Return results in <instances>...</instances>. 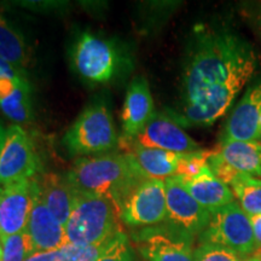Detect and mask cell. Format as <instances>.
<instances>
[{"instance_id":"obj_1","label":"cell","mask_w":261,"mask_h":261,"mask_svg":"<svg viewBox=\"0 0 261 261\" xmlns=\"http://www.w3.org/2000/svg\"><path fill=\"white\" fill-rule=\"evenodd\" d=\"M256 67L254 47L242 35L224 27L197 25L188 45L175 121L213 125L228 112Z\"/></svg>"},{"instance_id":"obj_2","label":"cell","mask_w":261,"mask_h":261,"mask_svg":"<svg viewBox=\"0 0 261 261\" xmlns=\"http://www.w3.org/2000/svg\"><path fill=\"white\" fill-rule=\"evenodd\" d=\"M67 179L75 190L110 200L121 215L122 205L128 196L148 178L132 156L114 152L80 159L68 173Z\"/></svg>"},{"instance_id":"obj_3","label":"cell","mask_w":261,"mask_h":261,"mask_svg":"<svg viewBox=\"0 0 261 261\" xmlns=\"http://www.w3.org/2000/svg\"><path fill=\"white\" fill-rule=\"evenodd\" d=\"M120 219V212L112 201L74 189L73 208L65 225L68 242L79 246L106 242L121 232Z\"/></svg>"},{"instance_id":"obj_4","label":"cell","mask_w":261,"mask_h":261,"mask_svg":"<svg viewBox=\"0 0 261 261\" xmlns=\"http://www.w3.org/2000/svg\"><path fill=\"white\" fill-rule=\"evenodd\" d=\"M71 155L102 154L114 149L117 135L109 108L104 102L91 103L63 137Z\"/></svg>"},{"instance_id":"obj_5","label":"cell","mask_w":261,"mask_h":261,"mask_svg":"<svg viewBox=\"0 0 261 261\" xmlns=\"http://www.w3.org/2000/svg\"><path fill=\"white\" fill-rule=\"evenodd\" d=\"M201 240L226 247L240 256L249 255L257 249L250 217L234 201L212 213Z\"/></svg>"},{"instance_id":"obj_6","label":"cell","mask_w":261,"mask_h":261,"mask_svg":"<svg viewBox=\"0 0 261 261\" xmlns=\"http://www.w3.org/2000/svg\"><path fill=\"white\" fill-rule=\"evenodd\" d=\"M40 168L28 133L18 125L9 126L0 154V188L37 177Z\"/></svg>"},{"instance_id":"obj_7","label":"cell","mask_w":261,"mask_h":261,"mask_svg":"<svg viewBox=\"0 0 261 261\" xmlns=\"http://www.w3.org/2000/svg\"><path fill=\"white\" fill-rule=\"evenodd\" d=\"M76 73L89 83L103 84L112 80L119 65V55L112 42L97 35L84 33L73 51Z\"/></svg>"},{"instance_id":"obj_8","label":"cell","mask_w":261,"mask_h":261,"mask_svg":"<svg viewBox=\"0 0 261 261\" xmlns=\"http://www.w3.org/2000/svg\"><path fill=\"white\" fill-rule=\"evenodd\" d=\"M167 217L166 185L163 180L145 179L128 196L121 210V219L128 226H149Z\"/></svg>"},{"instance_id":"obj_9","label":"cell","mask_w":261,"mask_h":261,"mask_svg":"<svg viewBox=\"0 0 261 261\" xmlns=\"http://www.w3.org/2000/svg\"><path fill=\"white\" fill-rule=\"evenodd\" d=\"M167 219L181 233L191 234L203 232L210 224L212 213L198 203L175 175L165 180Z\"/></svg>"},{"instance_id":"obj_10","label":"cell","mask_w":261,"mask_h":261,"mask_svg":"<svg viewBox=\"0 0 261 261\" xmlns=\"http://www.w3.org/2000/svg\"><path fill=\"white\" fill-rule=\"evenodd\" d=\"M35 194L34 178L0 188V240L25 231Z\"/></svg>"},{"instance_id":"obj_11","label":"cell","mask_w":261,"mask_h":261,"mask_svg":"<svg viewBox=\"0 0 261 261\" xmlns=\"http://www.w3.org/2000/svg\"><path fill=\"white\" fill-rule=\"evenodd\" d=\"M261 80L248 89L233 108L225 125L220 142L243 140L253 142L261 138Z\"/></svg>"},{"instance_id":"obj_12","label":"cell","mask_w":261,"mask_h":261,"mask_svg":"<svg viewBox=\"0 0 261 261\" xmlns=\"http://www.w3.org/2000/svg\"><path fill=\"white\" fill-rule=\"evenodd\" d=\"M135 142L144 148L160 149L175 154L202 150L173 117L163 114H156L144 129L136 137Z\"/></svg>"},{"instance_id":"obj_13","label":"cell","mask_w":261,"mask_h":261,"mask_svg":"<svg viewBox=\"0 0 261 261\" xmlns=\"http://www.w3.org/2000/svg\"><path fill=\"white\" fill-rule=\"evenodd\" d=\"M25 231L32 238L35 252H50V250L60 249L69 243L65 226L58 221L44 203L38 184L34 204Z\"/></svg>"},{"instance_id":"obj_14","label":"cell","mask_w":261,"mask_h":261,"mask_svg":"<svg viewBox=\"0 0 261 261\" xmlns=\"http://www.w3.org/2000/svg\"><path fill=\"white\" fill-rule=\"evenodd\" d=\"M156 115L154 100L145 77L137 76L127 89L122 109V126L127 138H136Z\"/></svg>"},{"instance_id":"obj_15","label":"cell","mask_w":261,"mask_h":261,"mask_svg":"<svg viewBox=\"0 0 261 261\" xmlns=\"http://www.w3.org/2000/svg\"><path fill=\"white\" fill-rule=\"evenodd\" d=\"M179 179L189 194L211 213L233 202L234 196L231 189L215 177L208 166H205L195 177Z\"/></svg>"},{"instance_id":"obj_16","label":"cell","mask_w":261,"mask_h":261,"mask_svg":"<svg viewBox=\"0 0 261 261\" xmlns=\"http://www.w3.org/2000/svg\"><path fill=\"white\" fill-rule=\"evenodd\" d=\"M41 198L51 213L65 226L69 220L74 201V189L68 179L55 173H44L34 177Z\"/></svg>"},{"instance_id":"obj_17","label":"cell","mask_w":261,"mask_h":261,"mask_svg":"<svg viewBox=\"0 0 261 261\" xmlns=\"http://www.w3.org/2000/svg\"><path fill=\"white\" fill-rule=\"evenodd\" d=\"M127 142L128 145L126 146V154L132 156L146 178L166 180L167 178L175 175L179 154L160 149L144 148L137 144L133 138H129Z\"/></svg>"},{"instance_id":"obj_18","label":"cell","mask_w":261,"mask_h":261,"mask_svg":"<svg viewBox=\"0 0 261 261\" xmlns=\"http://www.w3.org/2000/svg\"><path fill=\"white\" fill-rule=\"evenodd\" d=\"M0 109L15 122H28L32 119V90L24 74L0 79Z\"/></svg>"},{"instance_id":"obj_19","label":"cell","mask_w":261,"mask_h":261,"mask_svg":"<svg viewBox=\"0 0 261 261\" xmlns=\"http://www.w3.org/2000/svg\"><path fill=\"white\" fill-rule=\"evenodd\" d=\"M139 252L148 261H194L188 238L172 237L162 232H148L143 236Z\"/></svg>"},{"instance_id":"obj_20","label":"cell","mask_w":261,"mask_h":261,"mask_svg":"<svg viewBox=\"0 0 261 261\" xmlns=\"http://www.w3.org/2000/svg\"><path fill=\"white\" fill-rule=\"evenodd\" d=\"M215 151L233 172L261 178V143L259 140L220 142Z\"/></svg>"},{"instance_id":"obj_21","label":"cell","mask_w":261,"mask_h":261,"mask_svg":"<svg viewBox=\"0 0 261 261\" xmlns=\"http://www.w3.org/2000/svg\"><path fill=\"white\" fill-rule=\"evenodd\" d=\"M0 56L23 70L31 62V51L23 35L0 14Z\"/></svg>"},{"instance_id":"obj_22","label":"cell","mask_w":261,"mask_h":261,"mask_svg":"<svg viewBox=\"0 0 261 261\" xmlns=\"http://www.w3.org/2000/svg\"><path fill=\"white\" fill-rule=\"evenodd\" d=\"M228 188L249 217L261 214V179L240 173Z\"/></svg>"},{"instance_id":"obj_23","label":"cell","mask_w":261,"mask_h":261,"mask_svg":"<svg viewBox=\"0 0 261 261\" xmlns=\"http://www.w3.org/2000/svg\"><path fill=\"white\" fill-rule=\"evenodd\" d=\"M2 261H24L35 253L34 244L27 231L0 240Z\"/></svg>"},{"instance_id":"obj_24","label":"cell","mask_w":261,"mask_h":261,"mask_svg":"<svg viewBox=\"0 0 261 261\" xmlns=\"http://www.w3.org/2000/svg\"><path fill=\"white\" fill-rule=\"evenodd\" d=\"M212 154V150H200L195 152L179 154L178 167L175 175L181 179H190L197 175L205 166H208V159Z\"/></svg>"},{"instance_id":"obj_25","label":"cell","mask_w":261,"mask_h":261,"mask_svg":"<svg viewBox=\"0 0 261 261\" xmlns=\"http://www.w3.org/2000/svg\"><path fill=\"white\" fill-rule=\"evenodd\" d=\"M194 261H240V255L220 244L202 242L194 252Z\"/></svg>"},{"instance_id":"obj_26","label":"cell","mask_w":261,"mask_h":261,"mask_svg":"<svg viewBox=\"0 0 261 261\" xmlns=\"http://www.w3.org/2000/svg\"><path fill=\"white\" fill-rule=\"evenodd\" d=\"M97 261H133V253L125 233L119 232L110 247Z\"/></svg>"},{"instance_id":"obj_27","label":"cell","mask_w":261,"mask_h":261,"mask_svg":"<svg viewBox=\"0 0 261 261\" xmlns=\"http://www.w3.org/2000/svg\"><path fill=\"white\" fill-rule=\"evenodd\" d=\"M24 261H71L67 247L60 249L50 250V252H35Z\"/></svg>"},{"instance_id":"obj_28","label":"cell","mask_w":261,"mask_h":261,"mask_svg":"<svg viewBox=\"0 0 261 261\" xmlns=\"http://www.w3.org/2000/svg\"><path fill=\"white\" fill-rule=\"evenodd\" d=\"M22 74H24L23 70L14 67L0 56V79H12V77H17Z\"/></svg>"},{"instance_id":"obj_29","label":"cell","mask_w":261,"mask_h":261,"mask_svg":"<svg viewBox=\"0 0 261 261\" xmlns=\"http://www.w3.org/2000/svg\"><path fill=\"white\" fill-rule=\"evenodd\" d=\"M250 221H252L254 236H255L257 248H259L261 247V214L250 217Z\"/></svg>"},{"instance_id":"obj_30","label":"cell","mask_w":261,"mask_h":261,"mask_svg":"<svg viewBox=\"0 0 261 261\" xmlns=\"http://www.w3.org/2000/svg\"><path fill=\"white\" fill-rule=\"evenodd\" d=\"M5 136H6V129L2 125H0V154H2L3 146H4Z\"/></svg>"},{"instance_id":"obj_31","label":"cell","mask_w":261,"mask_h":261,"mask_svg":"<svg viewBox=\"0 0 261 261\" xmlns=\"http://www.w3.org/2000/svg\"><path fill=\"white\" fill-rule=\"evenodd\" d=\"M256 21H257V25H259L260 29V34H261V5L257 9V14H256Z\"/></svg>"},{"instance_id":"obj_32","label":"cell","mask_w":261,"mask_h":261,"mask_svg":"<svg viewBox=\"0 0 261 261\" xmlns=\"http://www.w3.org/2000/svg\"><path fill=\"white\" fill-rule=\"evenodd\" d=\"M244 261H261V259L259 256H254V257H252V259H247V260H244Z\"/></svg>"},{"instance_id":"obj_33","label":"cell","mask_w":261,"mask_h":261,"mask_svg":"<svg viewBox=\"0 0 261 261\" xmlns=\"http://www.w3.org/2000/svg\"><path fill=\"white\" fill-rule=\"evenodd\" d=\"M0 261H2V247H0Z\"/></svg>"},{"instance_id":"obj_34","label":"cell","mask_w":261,"mask_h":261,"mask_svg":"<svg viewBox=\"0 0 261 261\" xmlns=\"http://www.w3.org/2000/svg\"><path fill=\"white\" fill-rule=\"evenodd\" d=\"M260 127H261V121H260ZM261 139V138H260Z\"/></svg>"},{"instance_id":"obj_35","label":"cell","mask_w":261,"mask_h":261,"mask_svg":"<svg viewBox=\"0 0 261 261\" xmlns=\"http://www.w3.org/2000/svg\"><path fill=\"white\" fill-rule=\"evenodd\" d=\"M259 142H260V143H261V139H259Z\"/></svg>"},{"instance_id":"obj_36","label":"cell","mask_w":261,"mask_h":261,"mask_svg":"<svg viewBox=\"0 0 261 261\" xmlns=\"http://www.w3.org/2000/svg\"><path fill=\"white\" fill-rule=\"evenodd\" d=\"M259 257H260V259H261V255H260V256H259Z\"/></svg>"}]
</instances>
